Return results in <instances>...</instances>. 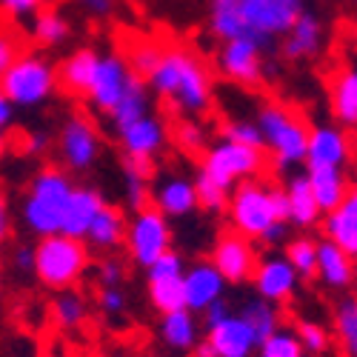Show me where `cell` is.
Wrapping results in <instances>:
<instances>
[{
    "label": "cell",
    "mask_w": 357,
    "mask_h": 357,
    "mask_svg": "<svg viewBox=\"0 0 357 357\" xmlns=\"http://www.w3.org/2000/svg\"><path fill=\"white\" fill-rule=\"evenodd\" d=\"M146 89L181 117H203L212 112L215 83L212 72L186 46H163L158 66L143 80Z\"/></svg>",
    "instance_id": "6da1fadb"
},
{
    "label": "cell",
    "mask_w": 357,
    "mask_h": 357,
    "mask_svg": "<svg viewBox=\"0 0 357 357\" xmlns=\"http://www.w3.org/2000/svg\"><path fill=\"white\" fill-rule=\"evenodd\" d=\"M75 181L66 169L57 166H43L32 183L26 189L23 206H20V218L29 234L40 237H52L63 231V218H66V206L72 200L75 192Z\"/></svg>",
    "instance_id": "7a4b0ae2"
},
{
    "label": "cell",
    "mask_w": 357,
    "mask_h": 357,
    "mask_svg": "<svg viewBox=\"0 0 357 357\" xmlns=\"http://www.w3.org/2000/svg\"><path fill=\"white\" fill-rule=\"evenodd\" d=\"M226 218H229L231 231L243 234L252 243L260 241L275 223L286 220L283 186L266 183V181H260V177H252V181L234 186L229 192Z\"/></svg>",
    "instance_id": "3957f363"
},
{
    "label": "cell",
    "mask_w": 357,
    "mask_h": 357,
    "mask_svg": "<svg viewBox=\"0 0 357 357\" xmlns=\"http://www.w3.org/2000/svg\"><path fill=\"white\" fill-rule=\"evenodd\" d=\"M255 123L263 137V152H269L278 172H289L306 163L309 126L297 112L278 100H266L257 106Z\"/></svg>",
    "instance_id": "277c9868"
},
{
    "label": "cell",
    "mask_w": 357,
    "mask_h": 357,
    "mask_svg": "<svg viewBox=\"0 0 357 357\" xmlns=\"http://www.w3.org/2000/svg\"><path fill=\"white\" fill-rule=\"evenodd\" d=\"M89 263H92V255H89V246L83 241L66 234H52L40 237L35 243L32 275L40 280V286L52 291H69L83 280Z\"/></svg>",
    "instance_id": "5b68a950"
},
{
    "label": "cell",
    "mask_w": 357,
    "mask_h": 357,
    "mask_svg": "<svg viewBox=\"0 0 357 357\" xmlns=\"http://www.w3.org/2000/svg\"><path fill=\"white\" fill-rule=\"evenodd\" d=\"M0 89L15 109H38L57 92V69L38 52H20L0 77Z\"/></svg>",
    "instance_id": "8992f818"
},
{
    "label": "cell",
    "mask_w": 357,
    "mask_h": 357,
    "mask_svg": "<svg viewBox=\"0 0 357 357\" xmlns=\"http://www.w3.org/2000/svg\"><path fill=\"white\" fill-rule=\"evenodd\" d=\"M237 12L243 23V38L255 40L263 52H272L301 17L303 0H237Z\"/></svg>",
    "instance_id": "52a82bcc"
},
{
    "label": "cell",
    "mask_w": 357,
    "mask_h": 357,
    "mask_svg": "<svg viewBox=\"0 0 357 357\" xmlns=\"http://www.w3.org/2000/svg\"><path fill=\"white\" fill-rule=\"evenodd\" d=\"M266 169V152L260 149H249V146H237L231 140H218L212 143L209 149L203 152V160H200V169L206 177H212V181L231 192L234 186H241L252 177H257L260 172Z\"/></svg>",
    "instance_id": "ba28073f"
},
{
    "label": "cell",
    "mask_w": 357,
    "mask_h": 357,
    "mask_svg": "<svg viewBox=\"0 0 357 357\" xmlns=\"http://www.w3.org/2000/svg\"><path fill=\"white\" fill-rule=\"evenodd\" d=\"M123 246L135 266L149 269L158 257H163L172 249V226L169 218H163L155 206L135 212L126 220V234H123Z\"/></svg>",
    "instance_id": "9c48e42d"
},
{
    "label": "cell",
    "mask_w": 357,
    "mask_h": 357,
    "mask_svg": "<svg viewBox=\"0 0 357 357\" xmlns=\"http://www.w3.org/2000/svg\"><path fill=\"white\" fill-rule=\"evenodd\" d=\"M57 155L69 174L92 172L103 155V137L86 114H69L57 132Z\"/></svg>",
    "instance_id": "30bf717a"
},
{
    "label": "cell",
    "mask_w": 357,
    "mask_h": 357,
    "mask_svg": "<svg viewBox=\"0 0 357 357\" xmlns=\"http://www.w3.org/2000/svg\"><path fill=\"white\" fill-rule=\"evenodd\" d=\"M266 54L255 40L249 38H237L226 40L218 52V72L243 89H260L266 80Z\"/></svg>",
    "instance_id": "8fae6325"
},
{
    "label": "cell",
    "mask_w": 357,
    "mask_h": 357,
    "mask_svg": "<svg viewBox=\"0 0 357 357\" xmlns=\"http://www.w3.org/2000/svg\"><path fill=\"white\" fill-rule=\"evenodd\" d=\"M117 143H121L123 158H126L129 166L152 172L155 160L166 152L169 129L158 114H146L137 123H132L129 129H123L121 135H117Z\"/></svg>",
    "instance_id": "7c38bea8"
},
{
    "label": "cell",
    "mask_w": 357,
    "mask_h": 357,
    "mask_svg": "<svg viewBox=\"0 0 357 357\" xmlns=\"http://www.w3.org/2000/svg\"><path fill=\"white\" fill-rule=\"evenodd\" d=\"M135 80H137V75L129 69L123 54H114V52L100 54L92 86H89V92H86V100L95 112L109 114L117 103L123 100V95L129 92V86Z\"/></svg>",
    "instance_id": "4fadbf2b"
},
{
    "label": "cell",
    "mask_w": 357,
    "mask_h": 357,
    "mask_svg": "<svg viewBox=\"0 0 357 357\" xmlns=\"http://www.w3.org/2000/svg\"><path fill=\"white\" fill-rule=\"evenodd\" d=\"M209 260L220 272V278L226 280V286H243V283H252V275H255V266H257L260 255H257L252 241H246L243 234L226 229L215 237Z\"/></svg>",
    "instance_id": "5bb4252c"
},
{
    "label": "cell",
    "mask_w": 357,
    "mask_h": 357,
    "mask_svg": "<svg viewBox=\"0 0 357 357\" xmlns=\"http://www.w3.org/2000/svg\"><path fill=\"white\" fill-rule=\"evenodd\" d=\"M252 286H255V294L260 301L280 309V306L294 301L297 289H301V278L294 275V269L283 257V252H269L257 260L255 275H252Z\"/></svg>",
    "instance_id": "9a60e30c"
},
{
    "label": "cell",
    "mask_w": 357,
    "mask_h": 357,
    "mask_svg": "<svg viewBox=\"0 0 357 357\" xmlns=\"http://www.w3.org/2000/svg\"><path fill=\"white\" fill-rule=\"evenodd\" d=\"M351 160V137L337 123H320L309 129L306 169H346Z\"/></svg>",
    "instance_id": "2e32d148"
},
{
    "label": "cell",
    "mask_w": 357,
    "mask_h": 357,
    "mask_svg": "<svg viewBox=\"0 0 357 357\" xmlns=\"http://www.w3.org/2000/svg\"><path fill=\"white\" fill-rule=\"evenodd\" d=\"M152 206L169 220H186L197 212L195 181L186 174H163L152 186Z\"/></svg>",
    "instance_id": "e0dca14e"
},
{
    "label": "cell",
    "mask_w": 357,
    "mask_h": 357,
    "mask_svg": "<svg viewBox=\"0 0 357 357\" xmlns=\"http://www.w3.org/2000/svg\"><path fill=\"white\" fill-rule=\"evenodd\" d=\"M323 46H326V23L320 20V15L306 12V9L280 38V54L291 63L312 61V57L323 52Z\"/></svg>",
    "instance_id": "ac0fdd59"
},
{
    "label": "cell",
    "mask_w": 357,
    "mask_h": 357,
    "mask_svg": "<svg viewBox=\"0 0 357 357\" xmlns=\"http://www.w3.org/2000/svg\"><path fill=\"white\" fill-rule=\"evenodd\" d=\"M226 294V280L220 272L212 266V260H197L186 266L183 272V297H186V309L195 314H203L215 301H223Z\"/></svg>",
    "instance_id": "d6986e66"
},
{
    "label": "cell",
    "mask_w": 357,
    "mask_h": 357,
    "mask_svg": "<svg viewBox=\"0 0 357 357\" xmlns=\"http://www.w3.org/2000/svg\"><path fill=\"white\" fill-rule=\"evenodd\" d=\"M203 326H200V317L189 309H177V312H169V314H160V323H158V340L163 346L166 354L172 357H186L195 351V346L203 340Z\"/></svg>",
    "instance_id": "ffe728a7"
},
{
    "label": "cell",
    "mask_w": 357,
    "mask_h": 357,
    "mask_svg": "<svg viewBox=\"0 0 357 357\" xmlns=\"http://www.w3.org/2000/svg\"><path fill=\"white\" fill-rule=\"evenodd\" d=\"M206 340L215 349V357H255L260 349V340L252 332V326L237 312H231L212 329H206Z\"/></svg>",
    "instance_id": "44dd1931"
},
{
    "label": "cell",
    "mask_w": 357,
    "mask_h": 357,
    "mask_svg": "<svg viewBox=\"0 0 357 357\" xmlns=\"http://www.w3.org/2000/svg\"><path fill=\"white\" fill-rule=\"evenodd\" d=\"M323 241L335 243L351 260H357V181L349 183V192L337 209L323 215Z\"/></svg>",
    "instance_id": "7402d4cb"
},
{
    "label": "cell",
    "mask_w": 357,
    "mask_h": 357,
    "mask_svg": "<svg viewBox=\"0 0 357 357\" xmlns=\"http://www.w3.org/2000/svg\"><path fill=\"white\" fill-rule=\"evenodd\" d=\"M283 195H286V223L291 229H301L306 234L309 229L323 223V212H320V206L314 200V192L309 186L306 172L289 174V181L283 186Z\"/></svg>",
    "instance_id": "603a6c76"
},
{
    "label": "cell",
    "mask_w": 357,
    "mask_h": 357,
    "mask_svg": "<svg viewBox=\"0 0 357 357\" xmlns=\"http://www.w3.org/2000/svg\"><path fill=\"white\" fill-rule=\"evenodd\" d=\"M329 109L337 126L357 129V63L340 66L329 80Z\"/></svg>",
    "instance_id": "cb8c5ba5"
},
{
    "label": "cell",
    "mask_w": 357,
    "mask_h": 357,
    "mask_svg": "<svg viewBox=\"0 0 357 357\" xmlns=\"http://www.w3.org/2000/svg\"><path fill=\"white\" fill-rule=\"evenodd\" d=\"M100 61V52L95 49H75L69 57H63V63L57 66V89H63L72 98H86L89 86H92L95 69Z\"/></svg>",
    "instance_id": "d4e9b609"
},
{
    "label": "cell",
    "mask_w": 357,
    "mask_h": 357,
    "mask_svg": "<svg viewBox=\"0 0 357 357\" xmlns=\"http://www.w3.org/2000/svg\"><path fill=\"white\" fill-rule=\"evenodd\" d=\"M354 260L337 249L335 243L329 241H317V280L332 289V291H343L351 286L354 280Z\"/></svg>",
    "instance_id": "484cf974"
},
{
    "label": "cell",
    "mask_w": 357,
    "mask_h": 357,
    "mask_svg": "<svg viewBox=\"0 0 357 357\" xmlns=\"http://www.w3.org/2000/svg\"><path fill=\"white\" fill-rule=\"evenodd\" d=\"M103 195L92 186H75L72 192V200L66 206V218H63V231L66 237H77V241H83L89 226H92L95 215L103 209Z\"/></svg>",
    "instance_id": "4316f807"
},
{
    "label": "cell",
    "mask_w": 357,
    "mask_h": 357,
    "mask_svg": "<svg viewBox=\"0 0 357 357\" xmlns=\"http://www.w3.org/2000/svg\"><path fill=\"white\" fill-rule=\"evenodd\" d=\"M123 234H126V218L123 209H117L112 203H103V209L95 215L92 226H89L83 243L92 246L98 252H114L123 246Z\"/></svg>",
    "instance_id": "83f0119b"
},
{
    "label": "cell",
    "mask_w": 357,
    "mask_h": 357,
    "mask_svg": "<svg viewBox=\"0 0 357 357\" xmlns=\"http://www.w3.org/2000/svg\"><path fill=\"white\" fill-rule=\"evenodd\" d=\"M306 177H309V186L314 192V200L323 215L337 209L351 183L346 169H306Z\"/></svg>",
    "instance_id": "f1b7e54d"
},
{
    "label": "cell",
    "mask_w": 357,
    "mask_h": 357,
    "mask_svg": "<svg viewBox=\"0 0 357 357\" xmlns=\"http://www.w3.org/2000/svg\"><path fill=\"white\" fill-rule=\"evenodd\" d=\"M146 114H152V92H149L146 83L137 77L129 86V92L123 95V100L117 103L106 117H109L114 135H121L123 129H129L132 123H137L140 117H146Z\"/></svg>",
    "instance_id": "f546056e"
},
{
    "label": "cell",
    "mask_w": 357,
    "mask_h": 357,
    "mask_svg": "<svg viewBox=\"0 0 357 357\" xmlns=\"http://www.w3.org/2000/svg\"><path fill=\"white\" fill-rule=\"evenodd\" d=\"M32 40L43 49H57L72 38V23L61 9H40L32 17Z\"/></svg>",
    "instance_id": "4dcf8cb0"
},
{
    "label": "cell",
    "mask_w": 357,
    "mask_h": 357,
    "mask_svg": "<svg viewBox=\"0 0 357 357\" xmlns=\"http://www.w3.org/2000/svg\"><path fill=\"white\" fill-rule=\"evenodd\" d=\"M332 332L346 357H357V294H349L335 306Z\"/></svg>",
    "instance_id": "1f68e13d"
},
{
    "label": "cell",
    "mask_w": 357,
    "mask_h": 357,
    "mask_svg": "<svg viewBox=\"0 0 357 357\" xmlns=\"http://www.w3.org/2000/svg\"><path fill=\"white\" fill-rule=\"evenodd\" d=\"M241 314L249 326H252V332L257 335V340L263 343L269 335H275L280 326H283V317H280V309L278 306H272V303H266V301H260V297L255 294V297H246L243 301V306H241Z\"/></svg>",
    "instance_id": "d6a6232c"
},
{
    "label": "cell",
    "mask_w": 357,
    "mask_h": 357,
    "mask_svg": "<svg viewBox=\"0 0 357 357\" xmlns=\"http://www.w3.org/2000/svg\"><path fill=\"white\" fill-rule=\"evenodd\" d=\"M52 317H54V323L61 326L63 332L80 329V326L89 320V303H86V297L80 291H75V289L57 291L54 301H52Z\"/></svg>",
    "instance_id": "836d02e7"
},
{
    "label": "cell",
    "mask_w": 357,
    "mask_h": 357,
    "mask_svg": "<svg viewBox=\"0 0 357 357\" xmlns=\"http://www.w3.org/2000/svg\"><path fill=\"white\" fill-rule=\"evenodd\" d=\"M283 257L289 260V266L301 280H314L317 278V241L314 237L301 234V237L286 241Z\"/></svg>",
    "instance_id": "e575fe53"
},
{
    "label": "cell",
    "mask_w": 357,
    "mask_h": 357,
    "mask_svg": "<svg viewBox=\"0 0 357 357\" xmlns=\"http://www.w3.org/2000/svg\"><path fill=\"white\" fill-rule=\"evenodd\" d=\"M146 294L149 303L158 314H169L177 309H186V297H183V278H172V280H146Z\"/></svg>",
    "instance_id": "d590c367"
},
{
    "label": "cell",
    "mask_w": 357,
    "mask_h": 357,
    "mask_svg": "<svg viewBox=\"0 0 357 357\" xmlns=\"http://www.w3.org/2000/svg\"><path fill=\"white\" fill-rule=\"evenodd\" d=\"M123 203L126 209L135 215L146 206H152V183H149V172L135 169V166H123Z\"/></svg>",
    "instance_id": "8d00e7d4"
},
{
    "label": "cell",
    "mask_w": 357,
    "mask_h": 357,
    "mask_svg": "<svg viewBox=\"0 0 357 357\" xmlns=\"http://www.w3.org/2000/svg\"><path fill=\"white\" fill-rule=\"evenodd\" d=\"M160 52H163V46H160V43L149 40V38H137V40H129V46H126V54H123V57H126L129 69H132L140 80H146V77H149V72H152V69L158 66Z\"/></svg>",
    "instance_id": "74e56055"
},
{
    "label": "cell",
    "mask_w": 357,
    "mask_h": 357,
    "mask_svg": "<svg viewBox=\"0 0 357 357\" xmlns=\"http://www.w3.org/2000/svg\"><path fill=\"white\" fill-rule=\"evenodd\" d=\"M257 351H260V357H306L301 337H297V332L289 329V326H280L275 335L266 337Z\"/></svg>",
    "instance_id": "f35d334b"
},
{
    "label": "cell",
    "mask_w": 357,
    "mask_h": 357,
    "mask_svg": "<svg viewBox=\"0 0 357 357\" xmlns=\"http://www.w3.org/2000/svg\"><path fill=\"white\" fill-rule=\"evenodd\" d=\"M174 143L183 149L186 155H200L209 149V135H206V126L200 121H195V117H181L172 132Z\"/></svg>",
    "instance_id": "ab89813d"
},
{
    "label": "cell",
    "mask_w": 357,
    "mask_h": 357,
    "mask_svg": "<svg viewBox=\"0 0 357 357\" xmlns=\"http://www.w3.org/2000/svg\"><path fill=\"white\" fill-rule=\"evenodd\" d=\"M195 192H197V209L209 212V215H220L226 212V203H229V192L220 189L212 177H206L203 172L195 174Z\"/></svg>",
    "instance_id": "60d3db41"
},
{
    "label": "cell",
    "mask_w": 357,
    "mask_h": 357,
    "mask_svg": "<svg viewBox=\"0 0 357 357\" xmlns=\"http://www.w3.org/2000/svg\"><path fill=\"white\" fill-rule=\"evenodd\" d=\"M223 140H231L237 146H249V149H260L263 152V137L255 121L249 117H231L223 123Z\"/></svg>",
    "instance_id": "b9f144b4"
},
{
    "label": "cell",
    "mask_w": 357,
    "mask_h": 357,
    "mask_svg": "<svg viewBox=\"0 0 357 357\" xmlns=\"http://www.w3.org/2000/svg\"><path fill=\"white\" fill-rule=\"evenodd\" d=\"M294 332H297V337H301L306 354H323L332 343V332L317 320H297Z\"/></svg>",
    "instance_id": "7bdbcfd3"
},
{
    "label": "cell",
    "mask_w": 357,
    "mask_h": 357,
    "mask_svg": "<svg viewBox=\"0 0 357 357\" xmlns=\"http://www.w3.org/2000/svg\"><path fill=\"white\" fill-rule=\"evenodd\" d=\"M186 272V260L181 252L169 249L163 257H158L152 266L146 269V280H172V278H183Z\"/></svg>",
    "instance_id": "ee69618b"
},
{
    "label": "cell",
    "mask_w": 357,
    "mask_h": 357,
    "mask_svg": "<svg viewBox=\"0 0 357 357\" xmlns=\"http://www.w3.org/2000/svg\"><path fill=\"white\" fill-rule=\"evenodd\" d=\"M98 306L109 317H121L126 312V306H129V297H126L123 286H103L98 291Z\"/></svg>",
    "instance_id": "f6af8a7d"
},
{
    "label": "cell",
    "mask_w": 357,
    "mask_h": 357,
    "mask_svg": "<svg viewBox=\"0 0 357 357\" xmlns=\"http://www.w3.org/2000/svg\"><path fill=\"white\" fill-rule=\"evenodd\" d=\"M95 278H98L100 289H103V286H121V283L126 280V266H123V260H121V257L109 255V257H103V260L98 263Z\"/></svg>",
    "instance_id": "bcb514c9"
},
{
    "label": "cell",
    "mask_w": 357,
    "mask_h": 357,
    "mask_svg": "<svg viewBox=\"0 0 357 357\" xmlns=\"http://www.w3.org/2000/svg\"><path fill=\"white\" fill-rule=\"evenodd\" d=\"M49 0H0V12L6 17H35L40 9H46Z\"/></svg>",
    "instance_id": "7dc6e473"
},
{
    "label": "cell",
    "mask_w": 357,
    "mask_h": 357,
    "mask_svg": "<svg viewBox=\"0 0 357 357\" xmlns=\"http://www.w3.org/2000/svg\"><path fill=\"white\" fill-rule=\"evenodd\" d=\"M17 54H20V40L12 32L0 29V77L9 72V66L17 61Z\"/></svg>",
    "instance_id": "c3c4849f"
},
{
    "label": "cell",
    "mask_w": 357,
    "mask_h": 357,
    "mask_svg": "<svg viewBox=\"0 0 357 357\" xmlns=\"http://www.w3.org/2000/svg\"><path fill=\"white\" fill-rule=\"evenodd\" d=\"M229 314H231V306L226 303V297H223V301H215L209 309H206L203 314H197V317H200V326H203V332H206V329H212V326L223 323Z\"/></svg>",
    "instance_id": "681fc988"
},
{
    "label": "cell",
    "mask_w": 357,
    "mask_h": 357,
    "mask_svg": "<svg viewBox=\"0 0 357 357\" xmlns=\"http://www.w3.org/2000/svg\"><path fill=\"white\" fill-rule=\"evenodd\" d=\"M12 266L20 272V275H32V269H35V246H29V243H20V246H15V252H12Z\"/></svg>",
    "instance_id": "f907efd6"
},
{
    "label": "cell",
    "mask_w": 357,
    "mask_h": 357,
    "mask_svg": "<svg viewBox=\"0 0 357 357\" xmlns=\"http://www.w3.org/2000/svg\"><path fill=\"white\" fill-rule=\"evenodd\" d=\"M77 6L89 15V17H109L114 12V0H77Z\"/></svg>",
    "instance_id": "816d5d0a"
},
{
    "label": "cell",
    "mask_w": 357,
    "mask_h": 357,
    "mask_svg": "<svg viewBox=\"0 0 357 357\" xmlns=\"http://www.w3.org/2000/svg\"><path fill=\"white\" fill-rule=\"evenodd\" d=\"M49 146H52V137H49L46 132H40V129L26 137V152H29V155H43Z\"/></svg>",
    "instance_id": "f5cc1de1"
},
{
    "label": "cell",
    "mask_w": 357,
    "mask_h": 357,
    "mask_svg": "<svg viewBox=\"0 0 357 357\" xmlns=\"http://www.w3.org/2000/svg\"><path fill=\"white\" fill-rule=\"evenodd\" d=\"M289 237V223L286 220H280V223H275L269 231H266L263 237H260V243H266V246H278V243H283Z\"/></svg>",
    "instance_id": "db71d44e"
},
{
    "label": "cell",
    "mask_w": 357,
    "mask_h": 357,
    "mask_svg": "<svg viewBox=\"0 0 357 357\" xmlns=\"http://www.w3.org/2000/svg\"><path fill=\"white\" fill-rule=\"evenodd\" d=\"M15 106L9 103V98L3 95V89H0V132L6 135V129H12V123H15Z\"/></svg>",
    "instance_id": "11a10c76"
},
{
    "label": "cell",
    "mask_w": 357,
    "mask_h": 357,
    "mask_svg": "<svg viewBox=\"0 0 357 357\" xmlns=\"http://www.w3.org/2000/svg\"><path fill=\"white\" fill-rule=\"evenodd\" d=\"M6 234H9V203H6L3 192H0V243L6 241Z\"/></svg>",
    "instance_id": "9f6ffc18"
},
{
    "label": "cell",
    "mask_w": 357,
    "mask_h": 357,
    "mask_svg": "<svg viewBox=\"0 0 357 357\" xmlns=\"http://www.w3.org/2000/svg\"><path fill=\"white\" fill-rule=\"evenodd\" d=\"M192 357H215V349L209 346V340H206V337H203V340H200V343L195 346V351H192Z\"/></svg>",
    "instance_id": "6f0895ef"
},
{
    "label": "cell",
    "mask_w": 357,
    "mask_h": 357,
    "mask_svg": "<svg viewBox=\"0 0 357 357\" xmlns=\"http://www.w3.org/2000/svg\"><path fill=\"white\" fill-rule=\"evenodd\" d=\"M6 149H9V140H6V135H3V132H0V160H3Z\"/></svg>",
    "instance_id": "680465c9"
},
{
    "label": "cell",
    "mask_w": 357,
    "mask_h": 357,
    "mask_svg": "<svg viewBox=\"0 0 357 357\" xmlns=\"http://www.w3.org/2000/svg\"><path fill=\"white\" fill-rule=\"evenodd\" d=\"M351 286L357 289V266H354V280H351Z\"/></svg>",
    "instance_id": "91938a15"
},
{
    "label": "cell",
    "mask_w": 357,
    "mask_h": 357,
    "mask_svg": "<svg viewBox=\"0 0 357 357\" xmlns=\"http://www.w3.org/2000/svg\"><path fill=\"white\" fill-rule=\"evenodd\" d=\"M0 289H3V269H0Z\"/></svg>",
    "instance_id": "94428289"
}]
</instances>
